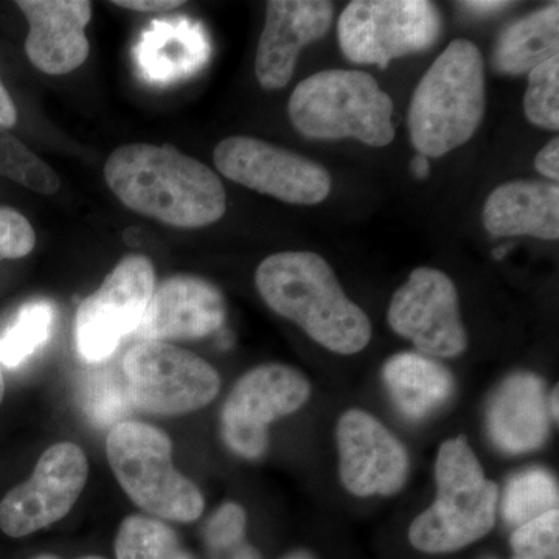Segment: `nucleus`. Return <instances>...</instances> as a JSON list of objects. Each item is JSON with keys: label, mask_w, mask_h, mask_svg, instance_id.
<instances>
[{"label": "nucleus", "mask_w": 559, "mask_h": 559, "mask_svg": "<svg viewBox=\"0 0 559 559\" xmlns=\"http://www.w3.org/2000/svg\"><path fill=\"white\" fill-rule=\"evenodd\" d=\"M485 229L495 237L559 238L558 182L511 180L502 183L485 202Z\"/></svg>", "instance_id": "obj_20"}, {"label": "nucleus", "mask_w": 559, "mask_h": 559, "mask_svg": "<svg viewBox=\"0 0 559 559\" xmlns=\"http://www.w3.org/2000/svg\"><path fill=\"white\" fill-rule=\"evenodd\" d=\"M558 49L559 5L554 3L500 33L492 51V68L503 75H522L557 57Z\"/></svg>", "instance_id": "obj_22"}, {"label": "nucleus", "mask_w": 559, "mask_h": 559, "mask_svg": "<svg viewBox=\"0 0 559 559\" xmlns=\"http://www.w3.org/2000/svg\"><path fill=\"white\" fill-rule=\"evenodd\" d=\"M283 559H316L314 555H311L310 551L307 550H296L293 554L286 555Z\"/></svg>", "instance_id": "obj_39"}, {"label": "nucleus", "mask_w": 559, "mask_h": 559, "mask_svg": "<svg viewBox=\"0 0 559 559\" xmlns=\"http://www.w3.org/2000/svg\"><path fill=\"white\" fill-rule=\"evenodd\" d=\"M0 176L40 194L57 193L61 187L53 168L10 134H0Z\"/></svg>", "instance_id": "obj_26"}, {"label": "nucleus", "mask_w": 559, "mask_h": 559, "mask_svg": "<svg viewBox=\"0 0 559 559\" xmlns=\"http://www.w3.org/2000/svg\"><path fill=\"white\" fill-rule=\"evenodd\" d=\"M310 396V381L296 367H255L230 390L221 411V437L238 457L259 460L270 448L272 423L301 409Z\"/></svg>", "instance_id": "obj_9"}, {"label": "nucleus", "mask_w": 559, "mask_h": 559, "mask_svg": "<svg viewBox=\"0 0 559 559\" xmlns=\"http://www.w3.org/2000/svg\"><path fill=\"white\" fill-rule=\"evenodd\" d=\"M213 160L227 179L288 204H319L331 191L322 165L263 140L245 135L223 140Z\"/></svg>", "instance_id": "obj_11"}, {"label": "nucleus", "mask_w": 559, "mask_h": 559, "mask_svg": "<svg viewBox=\"0 0 559 559\" xmlns=\"http://www.w3.org/2000/svg\"><path fill=\"white\" fill-rule=\"evenodd\" d=\"M226 314V300L213 283L179 274L156 286L134 334L140 342L201 340L216 333Z\"/></svg>", "instance_id": "obj_15"}, {"label": "nucleus", "mask_w": 559, "mask_h": 559, "mask_svg": "<svg viewBox=\"0 0 559 559\" xmlns=\"http://www.w3.org/2000/svg\"><path fill=\"white\" fill-rule=\"evenodd\" d=\"M156 289L153 263L143 255H128L80 305L75 344L87 362L108 359L124 337L135 333Z\"/></svg>", "instance_id": "obj_10"}, {"label": "nucleus", "mask_w": 559, "mask_h": 559, "mask_svg": "<svg viewBox=\"0 0 559 559\" xmlns=\"http://www.w3.org/2000/svg\"><path fill=\"white\" fill-rule=\"evenodd\" d=\"M484 112V58L471 40H454L414 92L407 120L412 145L423 156H444L469 142Z\"/></svg>", "instance_id": "obj_3"}, {"label": "nucleus", "mask_w": 559, "mask_h": 559, "mask_svg": "<svg viewBox=\"0 0 559 559\" xmlns=\"http://www.w3.org/2000/svg\"><path fill=\"white\" fill-rule=\"evenodd\" d=\"M212 46L201 22L160 17L151 22L134 47L139 75L154 86H171L207 64Z\"/></svg>", "instance_id": "obj_19"}, {"label": "nucleus", "mask_w": 559, "mask_h": 559, "mask_svg": "<svg viewBox=\"0 0 559 559\" xmlns=\"http://www.w3.org/2000/svg\"><path fill=\"white\" fill-rule=\"evenodd\" d=\"M558 399H559V392H558V384L555 385V389L551 390L550 399H549V412L551 419H555V421L558 423Z\"/></svg>", "instance_id": "obj_37"}, {"label": "nucleus", "mask_w": 559, "mask_h": 559, "mask_svg": "<svg viewBox=\"0 0 559 559\" xmlns=\"http://www.w3.org/2000/svg\"><path fill=\"white\" fill-rule=\"evenodd\" d=\"M17 121L16 106L11 100L9 91L0 80V128H13Z\"/></svg>", "instance_id": "obj_33"}, {"label": "nucleus", "mask_w": 559, "mask_h": 559, "mask_svg": "<svg viewBox=\"0 0 559 559\" xmlns=\"http://www.w3.org/2000/svg\"><path fill=\"white\" fill-rule=\"evenodd\" d=\"M110 469L128 498L162 520L190 524L200 520L201 489L173 465L170 437L148 423L121 421L106 439Z\"/></svg>", "instance_id": "obj_6"}, {"label": "nucleus", "mask_w": 559, "mask_h": 559, "mask_svg": "<svg viewBox=\"0 0 559 559\" xmlns=\"http://www.w3.org/2000/svg\"><path fill=\"white\" fill-rule=\"evenodd\" d=\"M441 25L428 0H356L341 14L337 36L348 61L388 69L396 58L430 49Z\"/></svg>", "instance_id": "obj_8"}, {"label": "nucleus", "mask_w": 559, "mask_h": 559, "mask_svg": "<svg viewBox=\"0 0 559 559\" xmlns=\"http://www.w3.org/2000/svg\"><path fill=\"white\" fill-rule=\"evenodd\" d=\"M463 9L469 13L477 14V16H488V14L499 13V11L509 9L511 2H489V0H480V2H462L459 3Z\"/></svg>", "instance_id": "obj_34"}, {"label": "nucleus", "mask_w": 559, "mask_h": 559, "mask_svg": "<svg viewBox=\"0 0 559 559\" xmlns=\"http://www.w3.org/2000/svg\"><path fill=\"white\" fill-rule=\"evenodd\" d=\"M260 296L272 311L299 325L312 341L337 355H356L371 341V323L345 296L325 259L314 252H280L255 272Z\"/></svg>", "instance_id": "obj_2"}, {"label": "nucleus", "mask_w": 559, "mask_h": 559, "mask_svg": "<svg viewBox=\"0 0 559 559\" xmlns=\"http://www.w3.org/2000/svg\"><path fill=\"white\" fill-rule=\"evenodd\" d=\"M411 171L419 180L428 178L430 175L429 157L417 154L411 162Z\"/></svg>", "instance_id": "obj_35"}, {"label": "nucleus", "mask_w": 559, "mask_h": 559, "mask_svg": "<svg viewBox=\"0 0 559 559\" xmlns=\"http://www.w3.org/2000/svg\"><path fill=\"white\" fill-rule=\"evenodd\" d=\"M3 396H5V381H3V371L0 369V404H2Z\"/></svg>", "instance_id": "obj_41"}, {"label": "nucleus", "mask_w": 559, "mask_h": 559, "mask_svg": "<svg viewBox=\"0 0 559 559\" xmlns=\"http://www.w3.org/2000/svg\"><path fill=\"white\" fill-rule=\"evenodd\" d=\"M114 549L117 559H194L170 525L145 514L124 518Z\"/></svg>", "instance_id": "obj_23"}, {"label": "nucleus", "mask_w": 559, "mask_h": 559, "mask_svg": "<svg viewBox=\"0 0 559 559\" xmlns=\"http://www.w3.org/2000/svg\"><path fill=\"white\" fill-rule=\"evenodd\" d=\"M36 245L32 224L17 210L0 207V261L28 255Z\"/></svg>", "instance_id": "obj_30"}, {"label": "nucleus", "mask_w": 559, "mask_h": 559, "mask_svg": "<svg viewBox=\"0 0 559 559\" xmlns=\"http://www.w3.org/2000/svg\"><path fill=\"white\" fill-rule=\"evenodd\" d=\"M546 384L528 371L500 382L487 407L488 436L498 450L521 455L538 451L550 433Z\"/></svg>", "instance_id": "obj_18"}, {"label": "nucleus", "mask_w": 559, "mask_h": 559, "mask_svg": "<svg viewBox=\"0 0 559 559\" xmlns=\"http://www.w3.org/2000/svg\"><path fill=\"white\" fill-rule=\"evenodd\" d=\"M488 559H495V558H488Z\"/></svg>", "instance_id": "obj_42"}, {"label": "nucleus", "mask_w": 559, "mask_h": 559, "mask_svg": "<svg viewBox=\"0 0 559 559\" xmlns=\"http://www.w3.org/2000/svg\"><path fill=\"white\" fill-rule=\"evenodd\" d=\"M536 170L540 175L546 176L547 179H559V139L555 138L551 142L547 143L543 150L539 151L535 160Z\"/></svg>", "instance_id": "obj_31"}, {"label": "nucleus", "mask_w": 559, "mask_h": 559, "mask_svg": "<svg viewBox=\"0 0 559 559\" xmlns=\"http://www.w3.org/2000/svg\"><path fill=\"white\" fill-rule=\"evenodd\" d=\"M558 481L549 471L530 468L511 477L503 491L502 510L507 524L520 528L558 510Z\"/></svg>", "instance_id": "obj_24"}, {"label": "nucleus", "mask_w": 559, "mask_h": 559, "mask_svg": "<svg viewBox=\"0 0 559 559\" xmlns=\"http://www.w3.org/2000/svg\"><path fill=\"white\" fill-rule=\"evenodd\" d=\"M340 477L358 498L399 495L409 476L406 448L384 425L360 409H349L337 421Z\"/></svg>", "instance_id": "obj_14"}, {"label": "nucleus", "mask_w": 559, "mask_h": 559, "mask_svg": "<svg viewBox=\"0 0 559 559\" xmlns=\"http://www.w3.org/2000/svg\"><path fill=\"white\" fill-rule=\"evenodd\" d=\"M55 318V305L50 301L35 300L24 305L0 334V364L16 369L35 355L50 340Z\"/></svg>", "instance_id": "obj_25"}, {"label": "nucleus", "mask_w": 559, "mask_h": 559, "mask_svg": "<svg viewBox=\"0 0 559 559\" xmlns=\"http://www.w3.org/2000/svg\"><path fill=\"white\" fill-rule=\"evenodd\" d=\"M90 463L79 444L61 441L40 455L32 477L0 502V530L24 538L68 516L87 484Z\"/></svg>", "instance_id": "obj_12"}, {"label": "nucleus", "mask_w": 559, "mask_h": 559, "mask_svg": "<svg viewBox=\"0 0 559 559\" xmlns=\"http://www.w3.org/2000/svg\"><path fill=\"white\" fill-rule=\"evenodd\" d=\"M511 559H559V510L514 530Z\"/></svg>", "instance_id": "obj_28"}, {"label": "nucleus", "mask_w": 559, "mask_h": 559, "mask_svg": "<svg viewBox=\"0 0 559 559\" xmlns=\"http://www.w3.org/2000/svg\"><path fill=\"white\" fill-rule=\"evenodd\" d=\"M382 381L400 414L421 421L440 411L454 395V374L430 356L399 353L382 367Z\"/></svg>", "instance_id": "obj_21"}, {"label": "nucleus", "mask_w": 559, "mask_h": 559, "mask_svg": "<svg viewBox=\"0 0 559 559\" xmlns=\"http://www.w3.org/2000/svg\"><path fill=\"white\" fill-rule=\"evenodd\" d=\"M229 559H263L259 550L249 544L242 543L240 546L235 547L234 550L229 551Z\"/></svg>", "instance_id": "obj_36"}, {"label": "nucleus", "mask_w": 559, "mask_h": 559, "mask_svg": "<svg viewBox=\"0 0 559 559\" xmlns=\"http://www.w3.org/2000/svg\"><path fill=\"white\" fill-rule=\"evenodd\" d=\"M114 5L121 7V9L151 13V11L178 9V7L183 5V2H180V0H124V2L117 0V2H114Z\"/></svg>", "instance_id": "obj_32"}, {"label": "nucleus", "mask_w": 559, "mask_h": 559, "mask_svg": "<svg viewBox=\"0 0 559 559\" xmlns=\"http://www.w3.org/2000/svg\"><path fill=\"white\" fill-rule=\"evenodd\" d=\"M511 248H513V245L499 246V248H496L495 250H492V259H495V260L506 259L507 253H509V250Z\"/></svg>", "instance_id": "obj_38"}, {"label": "nucleus", "mask_w": 559, "mask_h": 559, "mask_svg": "<svg viewBox=\"0 0 559 559\" xmlns=\"http://www.w3.org/2000/svg\"><path fill=\"white\" fill-rule=\"evenodd\" d=\"M128 400L146 414L178 417L209 406L221 390L215 367L168 342L143 341L123 359Z\"/></svg>", "instance_id": "obj_7"}, {"label": "nucleus", "mask_w": 559, "mask_h": 559, "mask_svg": "<svg viewBox=\"0 0 559 559\" xmlns=\"http://www.w3.org/2000/svg\"><path fill=\"white\" fill-rule=\"evenodd\" d=\"M390 329L430 358H455L468 348L457 289L444 272L418 267L390 300Z\"/></svg>", "instance_id": "obj_13"}, {"label": "nucleus", "mask_w": 559, "mask_h": 559, "mask_svg": "<svg viewBox=\"0 0 559 559\" xmlns=\"http://www.w3.org/2000/svg\"><path fill=\"white\" fill-rule=\"evenodd\" d=\"M333 3L323 0H271L257 49L255 75L261 87L283 90L300 51L329 32Z\"/></svg>", "instance_id": "obj_16"}, {"label": "nucleus", "mask_w": 559, "mask_h": 559, "mask_svg": "<svg viewBox=\"0 0 559 559\" xmlns=\"http://www.w3.org/2000/svg\"><path fill=\"white\" fill-rule=\"evenodd\" d=\"M28 22L25 51L28 60L47 75H64L79 69L90 55L86 27L92 5L86 0H20Z\"/></svg>", "instance_id": "obj_17"}, {"label": "nucleus", "mask_w": 559, "mask_h": 559, "mask_svg": "<svg viewBox=\"0 0 559 559\" xmlns=\"http://www.w3.org/2000/svg\"><path fill=\"white\" fill-rule=\"evenodd\" d=\"M524 112L530 123L544 130L559 128V57H551L528 73Z\"/></svg>", "instance_id": "obj_27"}, {"label": "nucleus", "mask_w": 559, "mask_h": 559, "mask_svg": "<svg viewBox=\"0 0 559 559\" xmlns=\"http://www.w3.org/2000/svg\"><path fill=\"white\" fill-rule=\"evenodd\" d=\"M105 178L128 209L168 226L197 229L226 213V190L218 176L173 146H120L106 160Z\"/></svg>", "instance_id": "obj_1"}, {"label": "nucleus", "mask_w": 559, "mask_h": 559, "mask_svg": "<svg viewBox=\"0 0 559 559\" xmlns=\"http://www.w3.org/2000/svg\"><path fill=\"white\" fill-rule=\"evenodd\" d=\"M288 112L305 138H353L374 148L395 139L392 98L360 70H322L301 81L290 95Z\"/></svg>", "instance_id": "obj_5"}, {"label": "nucleus", "mask_w": 559, "mask_h": 559, "mask_svg": "<svg viewBox=\"0 0 559 559\" xmlns=\"http://www.w3.org/2000/svg\"><path fill=\"white\" fill-rule=\"evenodd\" d=\"M248 514L240 503L226 502L219 507L204 525V539L213 551L234 550L245 543Z\"/></svg>", "instance_id": "obj_29"}, {"label": "nucleus", "mask_w": 559, "mask_h": 559, "mask_svg": "<svg viewBox=\"0 0 559 559\" xmlns=\"http://www.w3.org/2000/svg\"><path fill=\"white\" fill-rule=\"evenodd\" d=\"M437 499L415 518L412 546L425 554H452L487 536L496 524L499 488L488 480L468 439L444 441L436 462Z\"/></svg>", "instance_id": "obj_4"}, {"label": "nucleus", "mask_w": 559, "mask_h": 559, "mask_svg": "<svg viewBox=\"0 0 559 559\" xmlns=\"http://www.w3.org/2000/svg\"><path fill=\"white\" fill-rule=\"evenodd\" d=\"M33 559H61V558L55 557V555L44 554V555H38V557H35ZM80 559H106V558L95 557V555H92V557H83Z\"/></svg>", "instance_id": "obj_40"}]
</instances>
